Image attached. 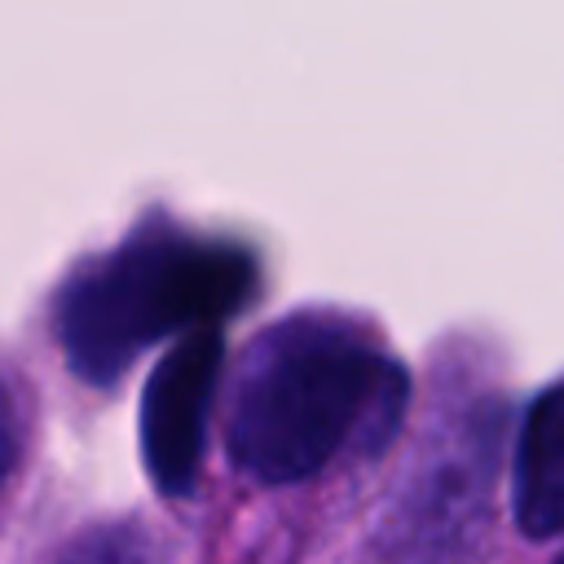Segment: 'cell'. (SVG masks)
<instances>
[{"instance_id":"obj_1","label":"cell","mask_w":564,"mask_h":564,"mask_svg":"<svg viewBox=\"0 0 564 564\" xmlns=\"http://www.w3.org/2000/svg\"><path fill=\"white\" fill-rule=\"evenodd\" d=\"M405 370L335 313H295L247 352L229 410V458L260 485L326 467L348 441L379 449L405 410Z\"/></svg>"},{"instance_id":"obj_2","label":"cell","mask_w":564,"mask_h":564,"mask_svg":"<svg viewBox=\"0 0 564 564\" xmlns=\"http://www.w3.org/2000/svg\"><path fill=\"white\" fill-rule=\"evenodd\" d=\"M256 291V260L238 242L141 234L88 269L62 300V348L79 379H119L141 348L176 330L234 317Z\"/></svg>"},{"instance_id":"obj_3","label":"cell","mask_w":564,"mask_h":564,"mask_svg":"<svg viewBox=\"0 0 564 564\" xmlns=\"http://www.w3.org/2000/svg\"><path fill=\"white\" fill-rule=\"evenodd\" d=\"M225 344L216 326L189 330L163 352L141 397V454L159 494H189L203 458L207 405L220 375Z\"/></svg>"},{"instance_id":"obj_4","label":"cell","mask_w":564,"mask_h":564,"mask_svg":"<svg viewBox=\"0 0 564 564\" xmlns=\"http://www.w3.org/2000/svg\"><path fill=\"white\" fill-rule=\"evenodd\" d=\"M511 511L520 533L555 538L564 533V379L533 397L516 463H511Z\"/></svg>"},{"instance_id":"obj_5","label":"cell","mask_w":564,"mask_h":564,"mask_svg":"<svg viewBox=\"0 0 564 564\" xmlns=\"http://www.w3.org/2000/svg\"><path fill=\"white\" fill-rule=\"evenodd\" d=\"M62 564H150V560H145V542L132 529H101L75 542Z\"/></svg>"},{"instance_id":"obj_6","label":"cell","mask_w":564,"mask_h":564,"mask_svg":"<svg viewBox=\"0 0 564 564\" xmlns=\"http://www.w3.org/2000/svg\"><path fill=\"white\" fill-rule=\"evenodd\" d=\"M9 463H13V414H9V397L0 388V480H4Z\"/></svg>"},{"instance_id":"obj_7","label":"cell","mask_w":564,"mask_h":564,"mask_svg":"<svg viewBox=\"0 0 564 564\" xmlns=\"http://www.w3.org/2000/svg\"><path fill=\"white\" fill-rule=\"evenodd\" d=\"M555 564H564V555H560V560H555Z\"/></svg>"}]
</instances>
